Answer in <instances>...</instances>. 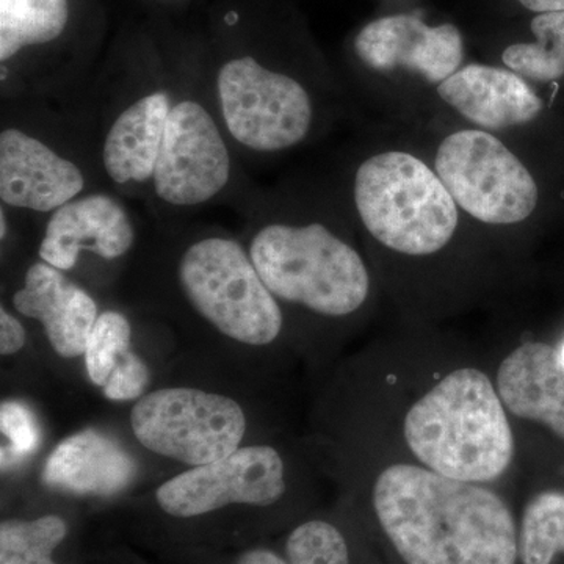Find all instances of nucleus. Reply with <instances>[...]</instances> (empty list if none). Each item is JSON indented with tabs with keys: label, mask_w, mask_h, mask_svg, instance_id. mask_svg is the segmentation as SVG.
Returning a JSON list of instances; mask_svg holds the SVG:
<instances>
[{
	"label": "nucleus",
	"mask_w": 564,
	"mask_h": 564,
	"mask_svg": "<svg viewBox=\"0 0 564 564\" xmlns=\"http://www.w3.org/2000/svg\"><path fill=\"white\" fill-rule=\"evenodd\" d=\"M239 214L245 247L281 307L344 318L367 303L372 276L345 231L347 207L336 187L258 188Z\"/></svg>",
	"instance_id": "obj_1"
},
{
	"label": "nucleus",
	"mask_w": 564,
	"mask_h": 564,
	"mask_svg": "<svg viewBox=\"0 0 564 564\" xmlns=\"http://www.w3.org/2000/svg\"><path fill=\"white\" fill-rule=\"evenodd\" d=\"M373 508L404 564H518V527L499 494L414 464H393Z\"/></svg>",
	"instance_id": "obj_2"
},
{
	"label": "nucleus",
	"mask_w": 564,
	"mask_h": 564,
	"mask_svg": "<svg viewBox=\"0 0 564 564\" xmlns=\"http://www.w3.org/2000/svg\"><path fill=\"white\" fill-rule=\"evenodd\" d=\"M107 187L88 96H17L0 113V206L44 220L77 196Z\"/></svg>",
	"instance_id": "obj_3"
},
{
	"label": "nucleus",
	"mask_w": 564,
	"mask_h": 564,
	"mask_svg": "<svg viewBox=\"0 0 564 564\" xmlns=\"http://www.w3.org/2000/svg\"><path fill=\"white\" fill-rule=\"evenodd\" d=\"M159 225V262L181 306L212 332L245 347H265L280 337L281 304L242 239L218 226Z\"/></svg>",
	"instance_id": "obj_4"
},
{
	"label": "nucleus",
	"mask_w": 564,
	"mask_h": 564,
	"mask_svg": "<svg viewBox=\"0 0 564 564\" xmlns=\"http://www.w3.org/2000/svg\"><path fill=\"white\" fill-rule=\"evenodd\" d=\"M256 187L220 120L202 61L177 63L176 95L144 207L159 223L212 206L240 212Z\"/></svg>",
	"instance_id": "obj_5"
},
{
	"label": "nucleus",
	"mask_w": 564,
	"mask_h": 564,
	"mask_svg": "<svg viewBox=\"0 0 564 564\" xmlns=\"http://www.w3.org/2000/svg\"><path fill=\"white\" fill-rule=\"evenodd\" d=\"M336 188L375 243L406 258L440 254L466 217L433 163L403 148L359 155Z\"/></svg>",
	"instance_id": "obj_6"
},
{
	"label": "nucleus",
	"mask_w": 564,
	"mask_h": 564,
	"mask_svg": "<svg viewBox=\"0 0 564 564\" xmlns=\"http://www.w3.org/2000/svg\"><path fill=\"white\" fill-rule=\"evenodd\" d=\"M404 441L426 469L467 484H491L513 462L514 436L488 375L454 370L408 411Z\"/></svg>",
	"instance_id": "obj_7"
},
{
	"label": "nucleus",
	"mask_w": 564,
	"mask_h": 564,
	"mask_svg": "<svg viewBox=\"0 0 564 564\" xmlns=\"http://www.w3.org/2000/svg\"><path fill=\"white\" fill-rule=\"evenodd\" d=\"M176 65L155 57L118 61L88 88L107 187L144 203L176 95Z\"/></svg>",
	"instance_id": "obj_8"
},
{
	"label": "nucleus",
	"mask_w": 564,
	"mask_h": 564,
	"mask_svg": "<svg viewBox=\"0 0 564 564\" xmlns=\"http://www.w3.org/2000/svg\"><path fill=\"white\" fill-rule=\"evenodd\" d=\"M432 163L463 214L480 225H522L540 206L536 177L497 133L469 126L444 133Z\"/></svg>",
	"instance_id": "obj_9"
},
{
	"label": "nucleus",
	"mask_w": 564,
	"mask_h": 564,
	"mask_svg": "<svg viewBox=\"0 0 564 564\" xmlns=\"http://www.w3.org/2000/svg\"><path fill=\"white\" fill-rule=\"evenodd\" d=\"M132 432L148 451L191 467L242 447L247 415L234 399L198 388L144 393L131 411Z\"/></svg>",
	"instance_id": "obj_10"
},
{
	"label": "nucleus",
	"mask_w": 564,
	"mask_h": 564,
	"mask_svg": "<svg viewBox=\"0 0 564 564\" xmlns=\"http://www.w3.org/2000/svg\"><path fill=\"white\" fill-rule=\"evenodd\" d=\"M285 491V466L270 445H248L218 462L191 467L155 492L173 518H196L232 505L269 507Z\"/></svg>",
	"instance_id": "obj_11"
},
{
	"label": "nucleus",
	"mask_w": 564,
	"mask_h": 564,
	"mask_svg": "<svg viewBox=\"0 0 564 564\" xmlns=\"http://www.w3.org/2000/svg\"><path fill=\"white\" fill-rule=\"evenodd\" d=\"M352 54L373 76L434 90L464 65L463 35L456 25H429L410 13L364 25L352 40Z\"/></svg>",
	"instance_id": "obj_12"
},
{
	"label": "nucleus",
	"mask_w": 564,
	"mask_h": 564,
	"mask_svg": "<svg viewBox=\"0 0 564 564\" xmlns=\"http://www.w3.org/2000/svg\"><path fill=\"white\" fill-rule=\"evenodd\" d=\"M137 242L139 226L128 199L109 187H99L44 218L36 254L69 274L85 258L104 263L124 261Z\"/></svg>",
	"instance_id": "obj_13"
},
{
	"label": "nucleus",
	"mask_w": 564,
	"mask_h": 564,
	"mask_svg": "<svg viewBox=\"0 0 564 564\" xmlns=\"http://www.w3.org/2000/svg\"><path fill=\"white\" fill-rule=\"evenodd\" d=\"M434 95L469 128L497 135L532 124L544 110L543 99L524 77L485 63L463 65Z\"/></svg>",
	"instance_id": "obj_14"
},
{
	"label": "nucleus",
	"mask_w": 564,
	"mask_h": 564,
	"mask_svg": "<svg viewBox=\"0 0 564 564\" xmlns=\"http://www.w3.org/2000/svg\"><path fill=\"white\" fill-rule=\"evenodd\" d=\"M11 306L22 317L39 322L52 350L65 359L84 356L101 314L87 289L40 258L22 274L11 295Z\"/></svg>",
	"instance_id": "obj_15"
},
{
	"label": "nucleus",
	"mask_w": 564,
	"mask_h": 564,
	"mask_svg": "<svg viewBox=\"0 0 564 564\" xmlns=\"http://www.w3.org/2000/svg\"><path fill=\"white\" fill-rule=\"evenodd\" d=\"M497 392L516 417L543 423L564 440V362L552 345L525 343L511 351L497 372Z\"/></svg>",
	"instance_id": "obj_16"
},
{
	"label": "nucleus",
	"mask_w": 564,
	"mask_h": 564,
	"mask_svg": "<svg viewBox=\"0 0 564 564\" xmlns=\"http://www.w3.org/2000/svg\"><path fill=\"white\" fill-rule=\"evenodd\" d=\"M132 456L113 437L87 429L63 440L47 456L44 485L74 496H113L135 478Z\"/></svg>",
	"instance_id": "obj_17"
},
{
	"label": "nucleus",
	"mask_w": 564,
	"mask_h": 564,
	"mask_svg": "<svg viewBox=\"0 0 564 564\" xmlns=\"http://www.w3.org/2000/svg\"><path fill=\"white\" fill-rule=\"evenodd\" d=\"M70 0H0V70L29 52L55 46L68 32Z\"/></svg>",
	"instance_id": "obj_18"
},
{
	"label": "nucleus",
	"mask_w": 564,
	"mask_h": 564,
	"mask_svg": "<svg viewBox=\"0 0 564 564\" xmlns=\"http://www.w3.org/2000/svg\"><path fill=\"white\" fill-rule=\"evenodd\" d=\"M533 41L505 47L502 66L530 84H554L564 77V11L541 13L530 24Z\"/></svg>",
	"instance_id": "obj_19"
},
{
	"label": "nucleus",
	"mask_w": 564,
	"mask_h": 564,
	"mask_svg": "<svg viewBox=\"0 0 564 564\" xmlns=\"http://www.w3.org/2000/svg\"><path fill=\"white\" fill-rule=\"evenodd\" d=\"M518 545L522 564H552L564 554V492L543 491L530 499Z\"/></svg>",
	"instance_id": "obj_20"
},
{
	"label": "nucleus",
	"mask_w": 564,
	"mask_h": 564,
	"mask_svg": "<svg viewBox=\"0 0 564 564\" xmlns=\"http://www.w3.org/2000/svg\"><path fill=\"white\" fill-rule=\"evenodd\" d=\"M66 534L68 525L61 516L7 519L0 525V564H57L52 555Z\"/></svg>",
	"instance_id": "obj_21"
},
{
	"label": "nucleus",
	"mask_w": 564,
	"mask_h": 564,
	"mask_svg": "<svg viewBox=\"0 0 564 564\" xmlns=\"http://www.w3.org/2000/svg\"><path fill=\"white\" fill-rule=\"evenodd\" d=\"M132 325L128 315L107 310L99 314L85 348V369L93 384L104 388L126 351L131 350Z\"/></svg>",
	"instance_id": "obj_22"
},
{
	"label": "nucleus",
	"mask_w": 564,
	"mask_h": 564,
	"mask_svg": "<svg viewBox=\"0 0 564 564\" xmlns=\"http://www.w3.org/2000/svg\"><path fill=\"white\" fill-rule=\"evenodd\" d=\"M289 564H350L344 534L325 521H310L296 527L285 543Z\"/></svg>",
	"instance_id": "obj_23"
},
{
	"label": "nucleus",
	"mask_w": 564,
	"mask_h": 564,
	"mask_svg": "<svg viewBox=\"0 0 564 564\" xmlns=\"http://www.w3.org/2000/svg\"><path fill=\"white\" fill-rule=\"evenodd\" d=\"M0 426L9 447H2V469L17 463L21 456L35 451L39 444V429L28 406L20 402H3L0 406Z\"/></svg>",
	"instance_id": "obj_24"
},
{
	"label": "nucleus",
	"mask_w": 564,
	"mask_h": 564,
	"mask_svg": "<svg viewBox=\"0 0 564 564\" xmlns=\"http://www.w3.org/2000/svg\"><path fill=\"white\" fill-rule=\"evenodd\" d=\"M150 384V370L140 356L126 351L104 384L102 392L111 402H131L144 395Z\"/></svg>",
	"instance_id": "obj_25"
},
{
	"label": "nucleus",
	"mask_w": 564,
	"mask_h": 564,
	"mask_svg": "<svg viewBox=\"0 0 564 564\" xmlns=\"http://www.w3.org/2000/svg\"><path fill=\"white\" fill-rule=\"evenodd\" d=\"M28 343V332L20 317L7 310L6 304L0 307V351L3 356L17 355Z\"/></svg>",
	"instance_id": "obj_26"
},
{
	"label": "nucleus",
	"mask_w": 564,
	"mask_h": 564,
	"mask_svg": "<svg viewBox=\"0 0 564 564\" xmlns=\"http://www.w3.org/2000/svg\"><path fill=\"white\" fill-rule=\"evenodd\" d=\"M236 564H289L288 560L274 554L269 549H252V551L243 552L237 558Z\"/></svg>",
	"instance_id": "obj_27"
},
{
	"label": "nucleus",
	"mask_w": 564,
	"mask_h": 564,
	"mask_svg": "<svg viewBox=\"0 0 564 564\" xmlns=\"http://www.w3.org/2000/svg\"><path fill=\"white\" fill-rule=\"evenodd\" d=\"M525 10L533 13H554V11H564V0H518Z\"/></svg>",
	"instance_id": "obj_28"
},
{
	"label": "nucleus",
	"mask_w": 564,
	"mask_h": 564,
	"mask_svg": "<svg viewBox=\"0 0 564 564\" xmlns=\"http://www.w3.org/2000/svg\"><path fill=\"white\" fill-rule=\"evenodd\" d=\"M560 355H562V359L564 362V344L562 345V348H560Z\"/></svg>",
	"instance_id": "obj_29"
}]
</instances>
